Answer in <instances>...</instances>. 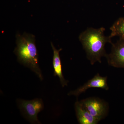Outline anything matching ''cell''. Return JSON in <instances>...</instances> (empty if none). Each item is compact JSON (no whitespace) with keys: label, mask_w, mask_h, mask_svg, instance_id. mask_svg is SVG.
Here are the masks:
<instances>
[{"label":"cell","mask_w":124,"mask_h":124,"mask_svg":"<svg viewBox=\"0 0 124 124\" xmlns=\"http://www.w3.org/2000/svg\"><path fill=\"white\" fill-rule=\"evenodd\" d=\"M105 28L98 29L89 28L82 32L79 36V40L86 53L87 59L92 65L96 62L101 63V58L107 55L105 49L106 43L112 44L111 38L104 34Z\"/></svg>","instance_id":"1"},{"label":"cell","mask_w":124,"mask_h":124,"mask_svg":"<svg viewBox=\"0 0 124 124\" xmlns=\"http://www.w3.org/2000/svg\"><path fill=\"white\" fill-rule=\"evenodd\" d=\"M17 46L15 54L19 62L35 72L40 80L43 79L38 63V50L36 46L35 37L32 34L24 33L16 36Z\"/></svg>","instance_id":"2"},{"label":"cell","mask_w":124,"mask_h":124,"mask_svg":"<svg viewBox=\"0 0 124 124\" xmlns=\"http://www.w3.org/2000/svg\"><path fill=\"white\" fill-rule=\"evenodd\" d=\"M80 102L93 116L99 121L107 116L108 106L106 102L101 99L97 98H89Z\"/></svg>","instance_id":"4"},{"label":"cell","mask_w":124,"mask_h":124,"mask_svg":"<svg viewBox=\"0 0 124 124\" xmlns=\"http://www.w3.org/2000/svg\"><path fill=\"white\" fill-rule=\"evenodd\" d=\"M90 88H98L108 90L109 88L107 84V77L101 76L99 73H97L84 85L74 91H70L68 95L78 96Z\"/></svg>","instance_id":"6"},{"label":"cell","mask_w":124,"mask_h":124,"mask_svg":"<svg viewBox=\"0 0 124 124\" xmlns=\"http://www.w3.org/2000/svg\"><path fill=\"white\" fill-rule=\"evenodd\" d=\"M111 32L109 36L111 38L119 36L124 38V17L119 18L110 28Z\"/></svg>","instance_id":"9"},{"label":"cell","mask_w":124,"mask_h":124,"mask_svg":"<svg viewBox=\"0 0 124 124\" xmlns=\"http://www.w3.org/2000/svg\"><path fill=\"white\" fill-rule=\"evenodd\" d=\"M110 53L106 56L110 66L124 69V38H120L115 44L112 43Z\"/></svg>","instance_id":"5"},{"label":"cell","mask_w":124,"mask_h":124,"mask_svg":"<svg viewBox=\"0 0 124 124\" xmlns=\"http://www.w3.org/2000/svg\"><path fill=\"white\" fill-rule=\"evenodd\" d=\"M76 115L80 124H97L99 121L93 116L82 106L80 101L75 103Z\"/></svg>","instance_id":"7"},{"label":"cell","mask_w":124,"mask_h":124,"mask_svg":"<svg viewBox=\"0 0 124 124\" xmlns=\"http://www.w3.org/2000/svg\"><path fill=\"white\" fill-rule=\"evenodd\" d=\"M17 103L24 118L32 124H40L38 119V115L44 109V103L41 99L36 98L31 100L18 99Z\"/></svg>","instance_id":"3"},{"label":"cell","mask_w":124,"mask_h":124,"mask_svg":"<svg viewBox=\"0 0 124 124\" xmlns=\"http://www.w3.org/2000/svg\"><path fill=\"white\" fill-rule=\"evenodd\" d=\"M51 46L53 51V64L54 69V75L58 77L62 87L67 86L68 82L64 79L63 75L62 62L59 54L62 49H57L52 42H51Z\"/></svg>","instance_id":"8"}]
</instances>
